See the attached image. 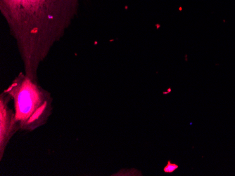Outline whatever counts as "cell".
Returning <instances> with one entry per match:
<instances>
[{"label":"cell","instance_id":"6da1fadb","mask_svg":"<svg viewBox=\"0 0 235 176\" xmlns=\"http://www.w3.org/2000/svg\"><path fill=\"white\" fill-rule=\"evenodd\" d=\"M4 92L11 98L19 130L32 132L44 126L53 112V97L38 81L19 72Z\"/></svg>","mask_w":235,"mask_h":176},{"label":"cell","instance_id":"7a4b0ae2","mask_svg":"<svg viewBox=\"0 0 235 176\" xmlns=\"http://www.w3.org/2000/svg\"><path fill=\"white\" fill-rule=\"evenodd\" d=\"M11 98L2 91L0 93V161L12 138L19 130L13 109L9 107Z\"/></svg>","mask_w":235,"mask_h":176},{"label":"cell","instance_id":"3957f363","mask_svg":"<svg viewBox=\"0 0 235 176\" xmlns=\"http://www.w3.org/2000/svg\"><path fill=\"white\" fill-rule=\"evenodd\" d=\"M177 168H178V166L175 163H172L170 162H168L167 165H166V167L164 168V171L166 173H172L173 171H175Z\"/></svg>","mask_w":235,"mask_h":176}]
</instances>
